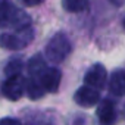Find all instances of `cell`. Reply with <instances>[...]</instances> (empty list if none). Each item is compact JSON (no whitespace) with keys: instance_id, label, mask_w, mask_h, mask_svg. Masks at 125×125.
Here are the masks:
<instances>
[{"instance_id":"obj_8","label":"cell","mask_w":125,"mask_h":125,"mask_svg":"<svg viewBox=\"0 0 125 125\" xmlns=\"http://www.w3.org/2000/svg\"><path fill=\"white\" fill-rule=\"evenodd\" d=\"M97 118L100 125H113L116 121V110L110 100H102L97 106Z\"/></svg>"},{"instance_id":"obj_5","label":"cell","mask_w":125,"mask_h":125,"mask_svg":"<svg viewBox=\"0 0 125 125\" xmlns=\"http://www.w3.org/2000/svg\"><path fill=\"white\" fill-rule=\"evenodd\" d=\"M106 78H107L106 68L102 63H96L87 71V74L84 77V83H85V85L93 87V88L97 90V88H102L106 84Z\"/></svg>"},{"instance_id":"obj_11","label":"cell","mask_w":125,"mask_h":125,"mask_svg":"<svg viewBox=\"0 0 125 125\" xmlns=\"http://www.w3.org/2000/svg\"><path fill=\"white\" fill-rule=\"evenodd\" d=\"M25 93L28 94V97H30L31 100H38V99H41V97L44 96L46 90H44V87L41 85L40 80L32 78L31 81H27V91H25Z\"/></svg>"},{"instance_id":"obj_7","label":"cell","mask_w":125,"mask_h":125,"mask_svg":"<svg viewBox=\"0 0 125 125\" xmlns=\"http://www.w3.org/2000/svg\"><path fill=\"white\" fill-rule=\"evenodd\" d=\"M38 80H40V83H41V85L44 87L46 91L56 93L59 90V85H60L62 74L57 68H47Z\"/></svg>"},{"instance_id":"obj_9","label":"cell","mask_w":125,"mask_h":125,"mask_svg":"<svg viewBox=\"0 0 125 125\" xmlns=\"http://www.w3.org/2000/svg\"><path fill=\"white\" fill-rule=\"evenodd\" d=\"M109 90L115 96H125V71L118 69L112 74L109 81Z\"/></svg>"},{"instance_id":"obj_15","label":"cell","mask_w":125,"mask_h":125,"mask_svg":"<svg viewBox=\"0 0 125 125\" xmlns=\"http://www.w3.org/2000/svg\"><path fill=\"white\" fill-rule=\"evenodd\" d=\"M22 2L27 6H37V5H40L43 2V0H22Z\"/></svg>"},{"instance_id":"obj_2","label":"cell","mask_w":125,"mask_h":125,"mask_svg":"<svg viewBox=\"0 0 125 125\" xmlns=\"http://www.w3.org/2000/svg\"><path fill=\"white\" fill-rule=\"evenodd\" d=\"M32 37H34V32H32L31 25L18 28L15 34L3 32V34H0V47L6 49V50H19L28 46Z\"/></svg>"},{"instance_id":"obj_16","label":"cell","mask_w":125,"mask_h":125,"mask_svg":"<svg viewBox=\"0 0 125 125\" xmlns=\"http://www.w3.org/2000/svg\"><path fill=\"white\" fill-rule=\"evenodd\" d=\"M109 2H110L112 5H115L116 8H121V6L125 5V0H109Z\"/></svg>"},{"instance_id":"obj_13","label":"cell","mask_w":125,"mask_h":125,"mask_svg":"<svg viewBox=\"0 0 125 125\" xmlns=\"http://www.w3.org/2000/svg\"><path fill=\"white\" fill-rule=\"evenodd\" d=\"M21 71H22V60L21 59H12L5 68V74L8 75V78L21 75Z\"/></svg>"},{"instance_id":"obj_6","label":"cell","mask_w":125,"mask_h":125,"mask_svg":"<svg viewBox=\"0 0 125 125\" xmlns=\"http://www.w3.org/2000/svg\"><path fill=\"white\" fill-rule=\"evenodd\" d=\"M75 102L83 106V107H91L94 104L99 103L100 100V94H99V90L93 88V87H88V85H83L77 90L75 96H74Z\"/></svg>"},{"instance_id":"obj_3","label":"cell","mask_w":125,"mask_h":125,"mask_svg":"<svg viewBox=\"0 0 125 125\" xmlns=\"http://www.w3.org/2000/svg\"><path fill=\"white\" fill-rule=\"evenodd\" d=\"M10 25L22 28L30 25V19L27 13L16 9L12 3L3 2L0 3V27H10Z\"/></svg>"},{"instance_id":"obj_4","label":"cell","mask_w":125,"mask_h":125,"mask_svg":"<svg viewBox=\"0 0 125 125\" xmlns=\"http://www.w3.org/2000/svg\"><path fill=\"white\" fill-rule=\"evenodd\" d=\"M27 91V80L22 75L8 78L2 85V93L9 100H19Z\"/></svg>"},{"instance_id":"obj_12","label":"cell","mask_w":125,"mask_h":125,"mask_svg":"<svg viewBox=\"0 0 125 125\" xmlns=\"http://www.w3.org/2000/svg\"><path fill=\"white\" fill-rule=\"evenodd\" d=\"M62 5H63L65 10L77 13L88 8V0H62Z\"/></svg>"},{"instance_id":"obj_14","label":"cell","mask_w":125,"mask_h":125,"mask_svg":"<svg viewBox=\"0 0 125 125\" xmlns=\"http://www.w3.org/2000/svg\"><path fill=\"white\" fill-rule=\"evenodd\" d=\"M0 125H21V122L15 118H2L0 119Z\"/></svg>"},{"instance_id":"obj_1","label":"cell","mask_w":125,"mask_h":125,"mask_svg":"<svg viewBox=\"0 0 125 125\" xmlns=\"http://www.w3.org/2000/svg\"><path fill=\"white\" fill-rule=\"evenodd\" d=\"M71 52V43L63 32L54 34L46 46V56L52 63H60Z\"/></svg>"},{"instance_id":"obj_17","label":"cell","mask_w":125,"mask_h":125,"mask_svg":"<svg viewBox=\"0 0 125 125\" xmlns=\"http://www.w3.org/2000/svg\"><path fill=\"white\" fill-rule=\"evenodd\" d=\"M124 24H125V22H124Z\"/></svg>"},{"instance_id":"obj_10","label":"cell","mask_w":125,"mask_h":125,"mask_svg":"<svg viewBox=\"0 0 125 125\" xmlns=\"http://www.w3.org/2000/svg\"><path fill=\"white\" fill-rule=\"evenodd\" d=\"M46 69H47L46 62H44V59L41 56H34L32 59H30V62H28V72H30V75L32 78L38 80Z\"/></svg>"}]
</instances>
